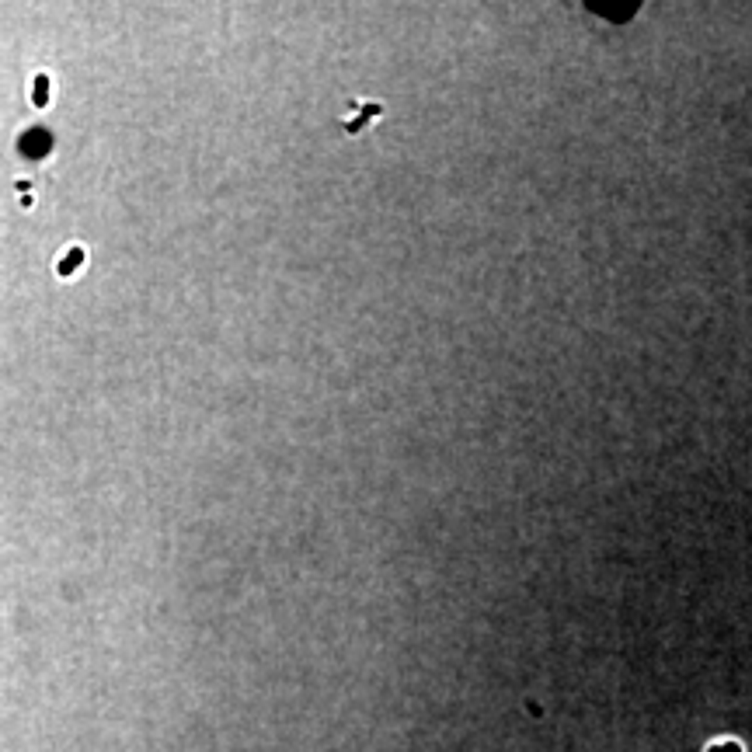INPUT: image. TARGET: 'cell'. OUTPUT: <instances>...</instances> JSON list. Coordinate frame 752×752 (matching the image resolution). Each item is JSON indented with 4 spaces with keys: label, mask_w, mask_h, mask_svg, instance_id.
Returning a JSON list of instances; mask_svg holds the SVG:
<instances>
[{
    "label": "cell",
    "mask_w": 752,
    "mask_h": 752,
    "mask_svg": "<svg viewBox=\"0 0 752 752\" xmlns=\"http://www.w3.org/2000/svg\"><path fill=\"white\" fill-rule=\"evenodd\" d=\"M80 261H84V251H80V247L66 251V254H63V261H59V275H70V272H77V268H80Z\"/></svg>",
    "instance_id": "cell-1"
}]
</instances>
